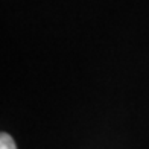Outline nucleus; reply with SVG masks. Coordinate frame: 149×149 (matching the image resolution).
Instances as JSON below:
<instances>
[{
  "instance_id": "1",
  "label": "nucleus",
  "mask_w": 149,
  "mask_h": 149,
  "mask_svg": "<svg viewBox=\"0 0 149 149\" xmlns=\"http://www.w3.org/2000/svg\"><path fill=\"white\" fill-rule=\"evenodd\" d=\"M0 149H17L14 140L9 134L2 132L0 134Z\"/></svg>"
}]
</instances>
